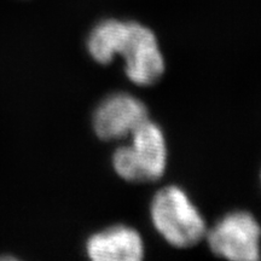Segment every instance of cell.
<instances>
[{
    "instance_id": "cell-1",
    "label": "cell",
    "mask_w": 261,
    "mask_h": 261,
    "mask_svg": "<svg viewBox=\"0 0 261 261\" xmlns=\"http://www.w3.org/2000/svg\"><path fill=\"white\" fill-rule=\"evenodd\" d=\"M152 224L169 244L194 247L207 233L204 219L180 188L169 185L155 195L150 207Z\"/></svg>"
},
{
    "instance_id": "cell-2",
    "label": "cell",
    "mask_w": 261,
    "mask_h": 261,
    "mask_svg": "<svg viewBox=\"0 0 261 261\" xmlns=\"http://www.w3.org/2000/svg\"><path fill=\"white\" fill-rule=\"evenodd\" d=\"M212 253L233 261H256L261 256V225L250 212L225 215L205 233Z\"/></svg>"
},
{
    "instance_id": "cell-3",
    "label": "cell",
    "mask_w": 261,
    "mask_h": 261,
    "mask_svg": "<svg viewBox=\"0 0 261 261\" xmlns=\"http://www.w3.org/2000/svg\"><path fill=\"white\" fill-rule=\"evenodd\" d=\"M117 55L125 61L127 77L138 86H151L165 73V60L155 34L145 25L127 22Z\"/></svg>"
},
{
    "instance_id": "cell-4",
    "label": "cell",
    "mask_w": 261,
    "mask_h": 261,
    "mask_svg": "<svg viewBox=\"0 0 261 261\" xmlns=\"http://www.w3.org/2000/svg\"><path fill=\"white\" fill-rule=\"evenodd\" d=\"M146 119L148 109L142 100L128 93H115L97 107L92 125L98 138L110 142L129 137Z\"/></svg>"
},
{
    "instance_id": "cell-5",
    "label": "cell",
    "mask_w": 261,
    "mask_h": 261,
    "mask_svg": "<svg viewBox=\"0 0 261 261\" xmlns=\"http://www.w3.org/2000/svg\"><path fill=\"white\" fill-rule=\"evenodd\" d=\"M86 252L94 261H139L144 256V246L138 231L117 225L92 234Z\"/></svg>"
},
{
    "instance_id": "cell-6",
    "label": "cell",
    "mask_w": 261,
    "mask_h": 261,
    "mask_svg": "<svg viewBox=\"0 0 261 261\" xmlns=\"http://www.w3.org/2000/svg\"><path fill=\"white\" fill-rule=\"evenodd\" d=\"M129 137L130 149L148 181L158 180L167 166V146L161 128L146 119Z\"/></svg>"
},
{
    "instance_id": "cell-7",
    "label": "cell",
    "mask_w": 261,
    "mask_h": 261,
    "mask_svg": "<svg viewBox=\"0 0 261 261\" xmlns=\"http://www.w3.org/2000/svg\"><path fill=\"white\" fill-rule=\"evenodd\" d=\"M126 31V22L104 19L90 33L87 50L90 56L99 64H109L117 54Z\"/></svg>"
},
{
    "instance_id": "cell-8",
    "label": "cell",
    "mask_w": 261,
    "mask_h": 261,
    "mask_svg": "<svg viewBox=\"0 0 261 261\" xmlns=\"http://www.w3.org/2000/svg\"><path fill=\"white\" fill-rule=\"evenodd\" d=\"M113 167L116 174L129 182H148L146 175L139 166L129 144L120 146L113 155Z\"/></svg>"
},
{
    "instance_id": "cell-9",
    "label": "cell",
    "mask_w": 261,
    "mask_h": 261,
    "mask_svg": "<svg viewBox=\"0 0 261 261\" xmlns=\"http://www.w3.org/2000/svg\"><path fill=\"white\" fill-rule=\"evenodd\" d=\"M260 179H261V173H260Z\"/></svg>"
}]
</instances>
